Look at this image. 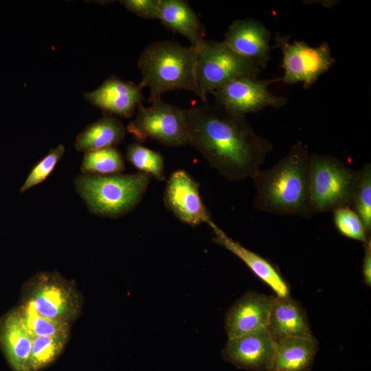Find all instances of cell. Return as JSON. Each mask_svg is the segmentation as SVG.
Listing matches in <instances>:
<instances>
[{"instance_id": "6da1fadb", "label": "cell", "mask_w": 371, "mask_h": 371, "mask_svg": "<svg viewBox=\"0 0 371 371\" xmlns=\"http://www.w3.org/2000/svg\"><path fill=\"white\" fill-rule=\"evenodd\" d=\"M182 112L190 145L227 180L252 179L273 150L272 143L259 136L244 115L207 102Z\"/></svg>"}, {"instance_id": "7a4b0ae2", "label": "cell", "mask_w": 371, "mask_h": 371, "mask_svg": "<svg viewBox=\"0 0 371 371\" xmlns=\"http://www.w3.org/2000/svg\"><path fill=\"white\" fill-rule=\"evenodd\" d=\"M310 155L308 145L298 141L273 166L258 171L252 178L254 207L274 214L311 218Z\"/></svg>"}, {"instance_id": "3957f363", "label": "cell", "mask_w": 371, "mask_h": 371, "mask_svg": "<svg viewBox=\"0 0 371 371\" xmlns=\"http://www.w3.org/2000/svg\"><path fill=\"white\" fill-rule=\"evenodd\" d=\"M198 49L172 41H155L141 53L137 65L142 80L139 85L148 87V103L161 99L167 91L183 89L195 93V69Z\"/></svg>"}, {"instance_id": "277c9868", "label": "cell", "mask_w": 371, "mask_h": 371, "mask_svg": "<svg viewBox=\"0 0 371 371\" xmlns=\"http://www.w3.org/2000/svg\"><path fill=\"white\" fill-rule=\"evenodd\" d=\"M149 175H80L74 187L89 210L98 216L119 218L132 212L142 201L150 183Z\"/></svg>"}, {"instance_id": "5b68a950", "label": "cell", "mask_w": 371, "mask_h": 371, "mask_svg": "<svg viewBox=\"0 0 371 371\" xmlns=\"http://www.w3.org/2000/svg\"><path fill=\"white\" fill-rule=\"evenodd\" d=\"M359 170L346 166L330 155H310V208L315 213L352 208Z\"/></svg>"}, {"instance_id": "8992f818", "label": "cell", "mask_w": 371, "mask_h": 371, "mask_svg": "<svg viewBox=\"0 0 371 371\" xmlns=\"http://www.w3.org/2000/svg\"><path fill=\"white\" fill-rule=\"evenodd\" d=\"M262 68L229 48L223 41L205 39L198 49L195 94L203 102L207 95L241 76L258 77Z\"/></svg>"}, {"instance_id": "52a82bcc", "label": "cell", "mask_w": 371, "mask_h": 371, "mask_svg": "<svg viewBox=\"0 0 371 371\" xmlns=\"http://www.w3.org/2000/svg\"><path fill=\"white\" fill-rule=\"evenodd\" d=\"M23 292L21 305L45 317L71 324L81 313L82 300L78 290L56 273L36 274Z\"/></svg>"}, {"instance_id": "ba28073f", "label": "cell", "mask_w": 371, "mask_h": 371, "mask_svg": "<svg viewBox=\"0 0 371 371\" xmlns=\"http://www.w3.org/2000/svg\"><path fill=\"white\" fill-rule=\"evenodd\" d=\"M146 107L140 104L137 115L126 126L134 138L143 142L149 138L169 147L190 145L182 109L162 99Z\"/></svg>"}, {"instance_id": "9c48e42d", "label": "cell", "mask_w": 371, "mask_h": 371, "mask_svg": "<svg viewBox=\"0 0 371 371\" xmlns=\"http://www.w3.org/2000/svg\"><path fill=\"white\" fill-rule=\"evenodd\" d=\"M289 40V36L277 34L275 37L276 47L282 50L283 55L281 67L284 75L278 80L287 85L302 82L304 87L308 89L336 60L326 41L317 47H311L304 41L290 43Z\"/></svg>"}, {"instance_id": "30bf717a", "label": "cell", "mask_w": 371, "mask_h": 371, "mask_svg": "<svg viewBox=\"0 0 371 371\" xmlns=\"http://www.w3.org/2000/svg\"><path fill=\"white\" fill-rule=\"evenodd\" d=\"M276 80H261L255 76L238 77L211 94L216 104L233 113L244 115L258 112L266 107L280 108L288 98L273 94L268 85Z\"/></svg>"}, {"instance_id": "8fae6325", "label": "cell", "mask_w": 371, "mask_h": 371, "mask_svg": "<svg viewBox=\"0 0 371 371\" xmlns=\"http://www.w3.org/2000/svg\"><path fill=\"white\" fill-rule=\"evenodd\" d=\"M163 201L174 216L192 227L212 222L199 192V183L186 171L179 170L170 175Z\"/></svg>"}, {"instance_id": "7c38bea8", "label": "cell", "mask_w": 371, "mask_h": 371, "mask_svg": "<svg viewBox=\"0 0 371 371\" xmlns=\"http://www.w3.org/2000/svg\"><path fill=\"white\" fill-rule=\"evenodd\" d=\"M277 342L264 328L228 339L222 350L225 361L247 371H270Z\"/></svg>"}, {"instance_id": "4fadbf2b", "label": "cell", "mask_w": 371, "mask_h": 371, "mask_svg": "<svg viewBox=\"0 0 371 371\" xmlns=\"http://www.w3.org/2000/svg\"><path fill=\"white\" fill-rule=\"evenodd\" d=\"M273 298L249 291L238 299L225 316L228 339L267 328Z\"/></svg>"}, {"instance_id": "5bb4252c", "label": "cell", "mask_w": 371, "mask_h": 371, "mask_svg": "<svg viewBox=\"0 0 371 371\" xmlns=\"http://www.w3.org/2000/svg\"><path fill=\"white\" fill-rule=\"evenodd\" d=\"M271 33L254 19L234 21L225 33L223 42L239 55L258 64L262 69L271 59Z\"/></svg>"}, {"instance_id": "9a60e30c", "label": "cell", "mask_w": 371, "mask_h": 371, "mask_svg": "<svg viewBox=\"0 0 371 371\" xmlns=\"http://www.w3.org/2000/svg\"><path fill=\"white\" fill-rule=\"evenodd\" d=\"M143 89L139 84L111 76L98 89L85 93V98L91 104L110 115L131 117L142 103Z\"/></svg>"}, {"instance_id": "2e32d148", "label": "cell", "mask_w": 371, "mask_h": 371, "mask_svg": "<svg viewBox=\"0 0 371 371\" xmlns=\"http://www.w3.org/2000/svg\"><path fill=\"white\" fill-rule=\"evenodd\" d=\"M34 337L18 307L8 311L0 319V347L13 371H30Z\"/></svg>"}, {"instance_id": "e0dca14e", "label": "cell", "mask_w": 371, "mask_h": 371, "mask_svg": "<svg viewBox=\"0 0 371 371\" xmlns=\"http://www.w3.org/2000/svg\"><path fill=\"white\" fill-rule=\"evenodd\" d=\"M209 226L214 234L213 240L239 258L255 276L275 292L276 296H290L289 286L274 265L234 240L213 221Z\"/></svg>"}, {"instance_id": "ac0fdd59", "label": "cell", "mask_w": 371, "mask_h": 371, "mask_svg": "<svg viewBox=\"0 0 371 371\" xmlns=\"http://www.w3.org/2000/svg\"><path fill=\"white\" fill-rule=\"evenodd\" d=\"M267 328L277 343L289 337H313L306 311L290 296H274Z\"/></svg>"}, {"instance_id": "d6986e66", "label": "cell", "mask_w": 371, "mask_h": 371, "mask_svg": "<svg viewBox=\"0 0 371 371\" xmlns=\"http://www.w3.org/2000/svg\"><path fill=\"white\" fill-rule=\"evenodd\" d=\"M159 19L166 28L182 35L197 49L205 39V27L186 1L160 0Z\"/></svg>"}, {"instance_id": "ffe728a7", "label": "cell", "mask_w": 371, "mask_h": 371, "mask_svg": "<svg viewBox=\"0 0 371 371\" xmlns=\"http://www.w3.org/2000/svg\"><path fill=\"white\" fill-rule=\"evenodd\" d=\"M318 348L314 337L284 338L277 343L270 371H309Z\"/></svg>"}, {"instance_id": "44dd1931", "label": "cell", "mask_w": 371, "mask_h": 371, "mask_svg": "<svg viewBox=\"0 0 371 371\" xmlns=\"http://www.w3.org/2000/svg\"><path fill=\"white\" fill-rule=\"evenodd\" d=\"M125 134L122 122L106 114L84 128L77 135L74 146L78 151L84 153L115 147L123 141Z\"/></svg>"}, {"instance_id": "7402d4cb", "label": "cell", "mask_w": 371, "mask_h": 371, "mask_svg": "<svg viewBox=\"0 0 371 371\" xmlns=\"http://www.w3.org/2000/svg\"><path fill=\"white\" fill-rule=\"evenodd\" d=\"M80 168L82 175H108L120 174L125 164L120 152L109 147L85 153Z\"/></svg>"}, {"instance_id": "603a6c76", "label": "cell", "mask_w": 371, "mask_h": 371, "mask_svg": "<svg viewBox=\"0 0 371 371\" xmlns=\"http://www.w3.org/2000/svg\"><path fill=\"white\" fill-rule=\"evenodd\" d=\"M69 337L35 336L30 359V371H39L52 363L61 354Z\"/></svg>"}, {"instance_id": "cb8c5ba5", "label": "cell", "mask_w": 371, "mask_h": 371, "mask_svg": "<svg viewBox=\"0 0 371 371\" xmlns=\"http://www.w3.org/2000/svg\"><path fill=\"white\" fill-rule=\"evenodd\" d=\"M126 159L140 172L149 175L158 181L166 179L164 158L159 152L133 143L126 148Z\"/></svg>"}, {"instance_id": "d4e9b609", "label": "cell", "mask_w": 371, "mask_h": 371, "mask_svg": "<svg viewBox=\"0 0 371 371\" xmlns=\"http://www.w3.org/2000/svg\"><path fill=\"white\" fill-rule=\"evenodd\" d=\"M26 326L35 336L69 337L71 324L41 315L32 309L21 305L18 307Z\"/></svg>"}, {"instance_id": "484cf974", "label": "cell", "mask_w": 371, "mask_h": 371, "mask_svg": "<svg viewBox=\"0 0 371 371\" xmlns=\"http://www.w3.org/2000/svg\"><path fill=\"white\" fill-rule=\"evenodd\" d=\"M359 181L352 208L361 218L367 234H371V164H366L359 170Z\"/></svg>"}, {"instance_id": "4316f807", "label": "cell", "mask_w": 371, "mask_h": 371, "mask_svg": "<svg viewBox=\"0 0 371 371\" xmlns=\"http://www.w3.org/2000/svg\"><path fill=\"white\" fill-rule=\"evenodd\" d=\"M333 212L335 227L342 236L362 243L371 238L367 234L361 218L352 208L342 207Z\"/></svg>"}, {"instance_id": "83f0119b", "label": "cell", "mask_w": 371, "mask_h": 371, "mask_svg": "<svg viewBox=\"0 0 371 371\" xmlns=\"http://www.w3.org/2000/svg\"><path fill=\"white\" fill-rule=\"evenodd\" d=\"M65 151L63 144L51 149L48 154L41 159L31 170L24 183L19 189L21 193L44 181L54 170Z\"/></svg>"}, {"instance_id": "f1b7e54d", "label": "cell", "mask_w": 371, "mask_h": 371, "mask_svg": "<svg viewBox=\"0 0 371 371\" xmlns=\"http://www.w3.org/2000/svg\"><path fill=\"white\" fill-rule=\"evenodd\" d=\"M128 10L146 19H159L160 0H121Z\"/></svg>"}, {"instance_id": "f546056e", "label": "cell", "mask_w": 371, "mask_h": 371, "mask_svg": "<svg viewBox=\"0 0 371 371\" xmlns=\"http://www.w3.org/2000/svg\"><path fill=\"white\" fill-rule=\"evenodd\" d=\"M364 254L362 264V274L365 284L371 286V238L363 243Z\"/></svg>"}]
</instances>
